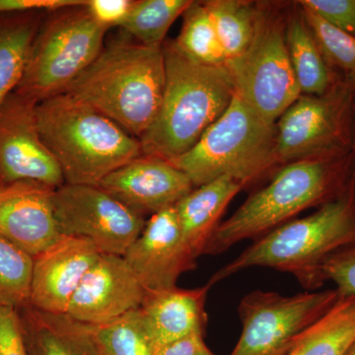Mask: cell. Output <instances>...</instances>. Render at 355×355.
<instances>
[{
  "label": "cell",
  "instance_id": "8d00e7d4",
  "mask_svg": "<svg viewBox=\"0 0 355 355\" xmlns=\"http://www.w3.org/2000/svg\"><path fill=\"white\" fill-rule=\"evenodd\" d=\"M345 355H355V340L354 343H352V347H349V349L347 350V354Z\"/></svg>",
  "mask_w": 355,
  "mask_h": 355
},
{
  "label": "cell",
  "instance_id": "7a4b0ae2",
  "mask_svg": "<svg viewBox=\"0 0 355 355\" xmlns=\"http://www.w3.org/2000/svg\"><path fill=\"white\" fill-rule=\"evenodd\" d=\"M165 87L151 127L139 139L142 153L168 162L188 153L226 111L235 94L227 69L198 64L174 42L163 44Z\"/></svg>",
  "mask_w": 355,
  "mask_h": 355
},
{
  "label": "cell",
  "instance_id": "9a60e30c",
  "mask_svg": "<svg viewBox=\"0 0 355 355\" xmlns=\"http://www.w3.org/2000/svg\"><path fill=\"white\" fill-rule=\"evenodd\" d=\"M99 187L144 217L175 207L195 189L176 166L146 154L112 172Z\"/></svg>",
  "mask_w": 355,
  "mask_h": 355
},
{
  "label": "cell",
  "instance_id": "8992f818",
  "mask_svg": "<svg viewBox=\"0 0 355 355\" xmlns=\"http://www.w3.org/2000/svg\"><path fill=\"white\" fill-rule=\"evenodd\" d=\"M275 123L266 120L234 94L226 111L188 153L171 161L195 188L221 177L245 187L279 166L275 154Z\"/></svg>",
  "mask_w": 355,
  "mask_h": 355
},
{
  "label": "cell",
  "instance_id": "44dd1931",
  "mask_svg": "<svg viewBox=\"0 0 355 355\" xmlns=\"http://www.w3.org/2000/svg\"><path fill=\"white\" fill-rule=\"evenodd\" d=\"M286 37L292 69L301 94H324L343 79L327 64L297 1L289 9Z\"/></svg>",
  "mask_w": 355,
  "mask_h": 355
},
{
  "label": "cell",
  "instance_id": "4fadbf2b",
  "mask_svg": "<svg viewBox=\"0 0 355 355\" xmlns=\"http://www.w3.org/2000/svg\"><path fill=\"white\" fill-rule=\"evenodd\" d=\"M146 289L123 257L100 254L72 296L67 315L86 324H102L139 309Z\"/></svg>",
  "mask_w": 355,
  "mask_h": 355
},
{
  "label": "cell",
  "instance_id": "9c48e42d",
  "mask_svg": "<svg viewBox=\"0 0 355 355\" xmlns=\"http://www.w3.org/2000/svg\"><path fill=\"white\" fill-rule=\"evenodd\" d=\"M354 83L340 79L324 94H301L277 119L275 154L279 167L352 153Z\"/></svg>",
  "mask_w": 355,
  "mask_h": 355
},
{
  "label": "cell",
  "instance_id": "ba28073f",
  "mask_svg": "<svg viewBox=\"0 0 355 355\" xmlns=\"http://www.w3.org/2000/svg\"><path fill=\"white\" fill-rule=\"evenodd\" d=\"M85 3L53 11L40 27L15 91L35 102L44 101L64 92L94 62L109 29L93 19Z\"/></svg>",
  "mask_w": 355,
  "mask_h": 355
},
{
  "label": "cell",
  "instance_id": "ffe728a7",
  "mask_svg": "<svg viewBox=\"0 0 355 355\" xmlns=\"http://www.w3.org/2000/svg\"><path fill=\"white\" fill-rule=\"evenodd\" d=\"M244 186L221 177L193 189L175 205L183 239L196 258L205 254L226 207Z\"/></svg>",
  "mask_w": 355,
  "mask_h": 355
},
{
  "label": "cell",
  "instance_id": "7c38bea8",
  "mask_svg": "<svg viewBox=\"0 0 355 355\" xmlns=\"http://www.w3.org/2000/svg\"><path fill=\"white\" fill-rule=\"evenodd\" d=\"M37 105L14 91L0 106V186L32 181L55 190L65 184L60 165L40 135Z\"/></svg>",
  "mask_w": 355,
  "mask_h": 355
},
{
  "label": "cell",
  "instance_id": "7402d4cb",
  "mask_svg": "<svg viewBox=\"0 0 355 355\" xmlns=\"http://www.w3.org/2000/svg\"><path fill=\"white\" fill-rule=\"evenodd\" d=\"M39 11L0 16V106L16 90L38 33Z\"/></svg>",
  "mask_w": 355,
  "mask_h": 355
},
{
  "label": "cell",
  "instance_id": "2e32d148",
  "mask_svg": "<svg viewBox=\"0 0 355 355\" xmlns=\"http://www.w3.org/2000/svg\"><path fill=\"white\" fill-rule=\"evenodd\" d=\"M101 252L84 238L62 235L34 258L29 306L67 314L72 296Z\"/></svg>",
  "mask_w": 355,
  "mask_h": 355
},
{
  "label": "cell",
  "instance_id": "d4e9b609",
  "mask_svg": "<svg viewBox=\"0 0 355 355\" xmlns=\"http://www.w3.org/2000/svg\"><path fill=\"white\" fill-rule=\"evenodd\" d=\"M183 25L174 43L178 49L198 64L222 67L225 53L205 1H191L183 14Z\"/></svg>",
  "mask_w": 355,
  "mask_h": 355
},
{
  "label": "cell",
  "instance_id": "6da1fadb",
  "mask_svg": "<svg viewBox=\"0 0 355 355\" xmlns=\"http://www.w3.org/2000/svg\"><path fill=\"white\" fill-rule=\"evenodd\" d=\"M354 183L352 153L282 166L270 183L219 223L203 254H222L243 240L259 239L300 212L340 198Z\"/></svg>",
  "mask_w": 355,
  "mask_h": 355
},
{
  "label": "cell",
  "instance_id": "484cf974",
  "mask_svg": "<svg viewBox=\"0 0 355 355\" xmlns=\"http://www.w3.org/2000/svg\"><path fill=\"white\" fill-rule=\"evenodd\" d=\"M89 327L104 355H158L140 309Z\"/></svg>",
  "mask_w": 355,
  "mask_h": 355
},
{
  "label": "cell",
  "instance_id": "f546056e",
  "mask_svg": "<svg viewBox=\"0 0 355 355\" xmlns=\"http://www.w3.org/2000/svg\"><path fill=\"white\" fill-rule=\"evenodd\" d=\"M324 284L335 282L340 296L355 298V246L345 248L331 254L322 268Z\"/></svg>",
  "mask_w": 355,
  "mask_h": 355
},
{
  "label": "cell",
  "instance_id": "30bf717a",
  "mask_svg": "<svg viewBox=\"0 0 355 355\" xmlns=\"http://www.w3.org/2000/svg\"><path fill=\"white\" fill-rule=\"evenodd\" d=\"M340 298L336 289L282 296L256 291L240 302L242 334L229 355H286Z\"/></svg>",
  "mask_w": 355,
  "mask_h": 355
},
{
  "label": "cell",
  "instance_id": "d590c367",
  "mask_svg": "<svg viewBox=\"0 0 355 355\" xmlns=\"http://www.w3.org/2000/svg\"><path fill=\"white\" fill-rule=\"evenodd\" d=\"M354 144H352V155L354 157L355 164V83L354 92Z\"/></svg>",
  "mask_w": 355,
  "mask_h": 355
},
{
  "label": "cell",
  "instance_id": "cb8c5ba5",
  "mask_svg": "<svg viewBox=\"0 0 355 355\" xmlns=\"http://www.w3.org/2000/svg\"><path fill=\"white\" fill-rule=\"evenodd\" d=\"M227 60L244 53L254 34L256 1H205Z\"/></svg>",
  "mask_w": 355,
  "mask_h": 355
},
{
  "label": "cell",
  "instance_id": "d6a6232c",
  "mask_svg": "<svg viewBox=\"0 0 355 355\" xmlns=\"http://www.w3.org/2000/svg\"><path fill=\"white\" fill-rule=\"evenodd\" d=\"M132 0H87L85 6L96 22L110 29L121 26L132 9Z\"/></svg>",
  "mask_w": 355,
  "mask_h": 355
},
{
  "label": "cell",
  "instance_id": "e575fe53",
  "mask_svg": "<svg viewBox=\"0 0 355 355\" xmlns=\"http://www.w3.org/2000/svg\"><path fill=\"white\" fill-rule=\"evenodd\" d=\"M158 355H214L205 342L203 335H191L166 345Z\"/></svg>",
  "mask_w": 355,
  "mask_h": 355
},
{
  "label": "cell",
  "instance_id": "5bb4252c",
  "mask_svg": "<svg viewBox=\"0 0 355 355\" xmlns=\"http://www.w3.org/2000/svg\"><path fill=\"white\" fill-rule=\"evenodd\" d=\"M123 257L146 291L176 286L183 273L197 268L198 259L184 241L175 207L151 216Z\"/></svg>",
  "mask_w": 355,
  "mask_h": 355
},
{
  "label": "cell",
  "instance_id": "5b68a950",
  "mask_svg": "<svg viewBox=\"0 0 355 355\" xmlns=\"http://www.w3.org/2000/svg\"><path fill=\"white\" fill-rule=\"evenodd\" d=\"M37 123L65 183L99 186L121 166L142 155L139 139L67 92L38 103Z\"/></svg>",
  "mask_w": 355,
  "mask_h": 355
},
{
  "label": "cell",
  "instance_id": "ac0fdd59",
  "mask_svg": "<svg viewBox=\"0 0 355 355\" xmlns=\"http://www.w3.org/2000/svg\"><path fill=\"white\" fill-rule=\"evenodd\" d=\"M209 284L193 289L171 288L146 291L142 316L159 352L187 336H205L207 324L205 310Z\"/></svg>",
  "mask_w": 355,
  "mask_h": 355
},
{
  "label": "cell",
  "instance_id": "4316f807",
  "mask_svg": "<svg viewBox=\"0 0 355 355\" xmlns=\"http://www.w3.org/2000/svg\"><path fill=\"white\" fill-rule=\"evenodd\" d=\"M191 0H139L120 27L132 35L139 43L162 46L166 35L177 18L183 15Z\"/></svg>",
  "mask_w": 355,
  "mask_h": 355
},
{
  "label": "cell",
  "instance_id": "603a6c76",
  "mask_svg": "<svg viewBox=\"0 0 355 355\" xmlns=\"http://www.w3.org/2000/svg\"><path fill=\"white\" fill-rule=\"evenodd\" d=\"M355 340V298L340 296L286 355H345Z\"/></svg>",
  "mask_w": 355,
  "mask_h": 355
},
{
  "label": "cell",
  "instance_id": "277c9868",
  "mask_svg": "<svg viewBox=\"0 0 355 355\" xmlns=\"http://www.w3.org/2000/svg\"><path fill=\"white\" fill-rule=\"evenodd\" d=\"M355 246V183L340 198L304 218H295L254 240L212 275L210 286L261 266L294 275L304 288L324 286L322 268L336 252Z\"/></svg>",
  "mask_w": 355,
  "mask_h": 355
},
{
  "label": "cell",
  "instance_id": "e0dca14e",
  "mask_svg": "<svg viewBox=\"0 0 355 355\" xmlns=\"http://www.w3.org/2000/svg\"><path fill=\"white\" fill-rule=\"evenodd\" d=\"M53 191L32 181L0 186V236L33 258L62 236L53 211Z\"/></svg>",
  "mask_w": 355,
  "mask_h": 355
},
{
  "label": "cell",
  "instance_id": "d6986e66",
  "mask_svg": "<svg viewBox=\"0 0 355 355\" xmlns=\"http://www.w3.org/2000/svg\"><path fill=\"white\" fill-rule=\"evenodd\" d=\"M19 313L28 355H104L89 324L31 306Z\"/></svg>",
  "mask_w": 355,
  "mask_h": 355
},
{
  "label": "cell",
  "instance_id": "836d02e7",
  "mask_svg": "<svg viewBox=\"0 0 355 355\" xmlns=\"http://www.w3.org/2000/svg\"><path fill=\"white\" fill-rule=\"evenodd\" d=\"M84 3V0H0V15L41 10L53 12Z\"/></svg>",
  "mask_w": 355,
  "mask_h": 355
},
{
  "label": "cell",
  "instance_id": "1f68e13d",
  "mask_svg": "<svg viewBox=\"0 0 355 355\" xmlns=\"http://www.w3.org/2000/svg\"><path fill=\"white\" fill-rule=\"evenodd\" d=\"M0 355H28L19 310L0 305Z\"/></svg>",
  "mask_w": 355,
  "mask_h": 355
},
{
  "label": "cell",
  "instance_id": "3957f363",
  "mask_svg": "<svg viewBox=\"0 0 355 355\" xmlns=\"http://www.w3.org/2000/svg\"><path fill=\"white\" fill-rule=\"evenodd\" d=\"M164 87L163 46L119 40L103 48L64 92L139 139L157 116Z\"/></svg>",
  "mask_w": 355,
  "mask_h": 355
},
{
  "label": "cell",
  "instance_id": "f1b7e54d",
  "mask_svg": "<svg viewBox=\"0 0 355 355\" xmlns=\"http://www.w3.org/2000/svg\"><path fill=\"white\" fill-rule=\"evenodd\" d=\"M299 6L327 64L340 78L355 83L354 37L336 29L310 9Z\"/></svg>",
  "mask_w": 355,
  "mask_h": 355
},
{
  "label": "cell",
  "instance_id": "83f0119b",
  "mask_svg": "<svg viewBox=\"0 0 355 355\" xmlns=\"http://www.w3.org/2000/svg\"><path fill=\"white\" fill-rule=\"evenodd\" d=\"M34 258L0 236V305L20 310L30 303Z\"/></svg>",
  "mask_w": 355,
  "mask_h": 355
},
{
  "label": "cell",
  "instance_id": "52a82bcc",
  "mask_svg": "<svg viewBox=\"0 0 355 355\" xmlns=\"http://www.w3.org/2000/svg\"><path fill=\"white\" fill-rule=\"evenodd\" d=\"M289 9L282 2L257 1L251 43L224 64L236 94L272 123L301 95L287 48Z\"/></svg>",
  "mask_w": 355,
  "mask_h": 355
},
{
  "label": "cell",
  "instance_id": "4dcf8cb0",
  "mask_svg": "<svg viewBox=\"0 0 355 355\" xmlns=\"http://www.w3.org/2000/svg\"><path fill=\"white\" fill-rule=\"evenodd\" d=\"M299 4L355 38V0H301Z\"/></svg>",
  "mask_w": 355,
  "mask_h": 355
},
{
  "label": "cell",
  "instance_id": "8fae6325",
  "mask_svg": "<svg viewBox=\"0 0 355 355\" xmlns=\"http://www.w3.org/2000/svg\"><path fill=\"white\" fill-rule=\"evenodd\" d=\"M53 205L60 235L87 239L105 254L123 257L146 224L99 186L65 183L53 191Z\"/></svg>",
  "mask_w": 355,
  "mask_h": 355
}]
</instances>
